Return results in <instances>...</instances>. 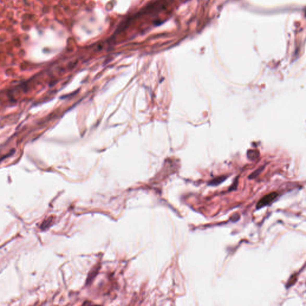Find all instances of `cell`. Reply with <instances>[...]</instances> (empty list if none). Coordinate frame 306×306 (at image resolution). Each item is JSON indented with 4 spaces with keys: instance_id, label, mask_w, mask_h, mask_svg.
Listing matches in <instances>:
<instances>
[{
    "instance_id": "1",
    "label": "cell",
    "mask_w": 306,
    "mask_h": 306,
    "mask_svg": "<svg viewBox=\"0 0 306 306\" xmlns=\"http://www.w3.org/2000/svg\"><path fill=\"white\" fill-rule=\"evenodd\" d=\"M277 195H278V194L276 192L271 193L268 194L266 195L257 203L256 205V209H260L261 208L269 205L276 199Z\"/></svg>"
},
{
    "instance_id": "2",
    "label": "cell",
    "mask_w": 306,
    "mask_h": 306,
    "mask_svg": "<svg viewBox=\"0 0 306 306\" xmlns=\"http://www.w3.org/2000/svg\"><path fill=\"white\" fill-rule=\"evenodd\" d=\"M226 178H227V177L225 176L217 177V178H214L212 180L210 181L209 182V185H211V186H217V185H219L220 183H221L222 182H224V181L226 179Z\"/></svg>"
},
{
    "instance_id": "5",
    "label": "cell",
    "mask_w": 306,
    "mask_h": 306,
    "mask_svg": "<svg viewBox=\"0 0 306 306\" xmlns=\"http://www.w3.org/2000/svg\"><path fill=\"white\" fill-rule=\"evenodd\" d=\"M263 169H264V167L262 166V167H261L260 168H259V169H257L256 170H255V172H254L252 173H251V174H250V176H249V179H253V178H256V177L258 176V175L260 174L261 172H262V170H263Z\"/></svg>"
},
{
    "instance_id": "3",
    "label": "cell",
    "mask_w": 306,
    "mask_h": 306,
    "mask_svg": "<svg viewBox=\"0 0 306 306\" xmlns=\"http://www.w3.org/2000/svg\"><path fill=\"white\" fill-rule=\"evenodd\" d=\"M259 153L256 151H252L250 150L248 152V157L249 159L251 160H255L259 156Z\"/></svg>"
},
{
    "instance_id": "4",
    "label": "cell",
    "mask_w": 306,
    "mask_h": 306,
    "mask_svg": "<svg viewBox=\"0 0 306 306\" xmlns=\"http://www.w3.org/2000/svg\"><path fill=\"white\" fill-rule=\"evenodd\" d=\"M297 274H293L292 276L290 277V279H289L288 281H287V285H286V287H291V286H292L293 284H295V283L296 282V281H297Z\"/></svg>"
}]
</instances>
